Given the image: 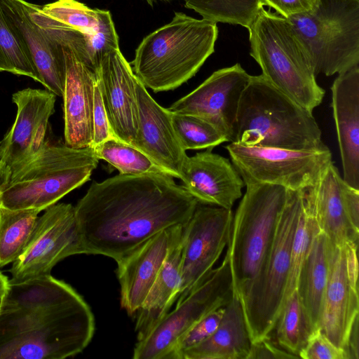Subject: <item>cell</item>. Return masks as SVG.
<instances>
[{
    "label": "cell",
    "instance_id": "obj_42",
    "mask_svg": "<svg viewBox=\"0 0 359 359\" xmlns=\"http://www.w3.org/2000/svg\"><path fill=\"white\" fill-rule=\"evenodd\" d=\"M341 193L348 220L353 227L359 231V189L350 186L343 180Z\"/></svg>",
    "mask_w": 359,
    "mask_h": 359
},
{
    "label": "cell",
    "instance_id": "obj_10",
    "mask_svg": "<svg viewBox=\"0 0 359 359\" xmlns=\"http://www.w3.org/2000/svg\"><path fill=\"white\" fill-rule=\"evenodd\" d=\"M229 261L221 264L207 278L143 334L137 337L134 359H170L179 339L211 311L226 306L233 296Z\"/></svg>",
    "mask_w": 359,
    "mask_h": 359
},
{
    "label": "cell",
    "instance_id": "obj_36",
    "mask_svg": "<svg viewBox=\"0 0 359 359\" xmlns=\"http://www.w3.org/2000/svg\"><path fill=\"white\" fill-rule=\"evenodd\" d=\"M97 25L95 32L85 34L90 60L98 72L101 60L109 52L119 49L118 37L109 11L97 9Z\"/></svg>",
    "mask_w": 359,
    "mask_h": 359
},
{
    "label": "cell",
    "instance_id": "obj_4",
    "mask_svg": "<svg viewBox=\"0 0 359 359\" xmlns=\"http://www.w3.org/2000/svg\"><path fill=\"white\" fill-rule=\"evenodd\" d=\"M233 142L294 150L326 146L313 113L273 86L262 74L251 75L242 93Z\"/></svg>",
    "mask_w": 359,
    "mask_h": 359
},
{
    "label": "cell",
    "instance_id": "obj_25",
    "mask_svg": "<svg viewBox=\"0 0 359 359\" xmlns=\"http://www.w3.org/2000/svg\"><path fill=\"white\" fill-rule=\"evenodd\" d=\"M183 227V225L178 226L155 282L135 314L137 337L148 331L167 314L180 296Z\"/></svg>",
    "mask_w": 359,
    "mask_h": 359
},
{
    "label": "cell",
    "instance_id": "obj_29",
    "mask_svg": "<svg viewBox=\"0 0 359 359\" xmlns=\"http://www.w3.org/2000/svg\"><path fill=\"white\" fill-rule=\"evenodd\" d=\"M36 210L0 208V267L15 262L26 248L35 227Z\"/></svg>",
    "mask_w": 359,
    "mask_h": 359
},
{
    "label": "cell",
    "instance_id": "obj_8",
    "mask_svg": "<svg viewBox=\"0 0 359 359\" xmlns=\"http://www.w3.org/2000/svg\"><path fill=\"white\" fill-rule=\"evenodd\" d=\"M309 53L316 76L359 65V0H320L309 12L287 18Z\"/></svg>",
    "mask_w": 359,
    "mask_h": 359
},
{
    "label": "cell",
    "instance_id": "obj_35",
    "mask_svg": "<svg viewBox=\"0 0 359 359\" xmlns=\"http://www.w3.org/2000/svg\"><path fill=\"white\" fill-rule=\"evenodd\" d=\"M41 10L49 16L85 34H93L96 30L97 9H91L77 0H57L43 6Z\"/></svg>",
    "mask_w": 359,
    "mask_h": 359
},
{
    "label": "cell",
    "instance_id": "obj_22",
    "mask_svg": "<svg viewBox=\"0 0 359 359\" xmlns=\"http://www.w3.org/2000/svg\"><path fill=\"white\" fill-rule=\"evenodd\" d=\"M60 44L66 66L62 96L65 144L73 148L90 147L93 136L95 86L98 73L90 69L72 48Z\"/></svg>",
    "mask_w": 359,
    "mask_h": 359
},
{
    "label": "cell",
    "instance_id": "obj_11",
    "mask_svg": "<svg viewBox=\"0 0 359 359\" xmlns=\"http://www.w3.org/2000/svg\"><path fill=\"white\" fill-rule=\"evenodd\" d=\"M225 148L245 186L270 184L292 191L304 190L314 185L333 162L327 146L294 150L232 142Z\"/></svg>",
    "mask_w": 359,
    "mask_h": 359
},
{
    "label": "cell",
    "instance_id": "obj_31",
    "mask_svg": "<svg viewBox=\"0 0 359 359\" xmlns=\"http://www.w3.org/2000/svg\"><path fill=\"white\" fill-rule=\"evenodd\" d=\"M93 150L99 160L107 161L117 169L120 174L164 173L169 175L140 149L117 137L102 142Z\"/></svg>",
    "mask_w": 359,
    "mask_h": 359
},
{
    "label": "cell",
    "instance_id": "obj_19",
    "mask_svg": "<svg viewBox=\"0 0 359 359\" xmlns=\"http://www.w3.org/2000/svg\"><path fill=\"white\" fill-rule=\"evenodd\" d=\"M138 128L133 145L147 155L172 177L181 178L187 158L172 123V112L159 105L137 79Z\"/></svg>",
    "mask_w": 359,
    "mask_h": 359
},
{
    "label": "cell",
    "instance_id": "obj_14",
    "mask_svg": "<svg viewBox=\"0 0 359 359\" xmlns=\"http://www.w3.org/2000/svg\"><path fill=\"white\" fill-rule=\"evenodd\" d=\"M231 209L198 203L183 227L182 285L177 300L200 285L227 246L233 221Z\"/></svg>",
    "mask_w": 359,
    "mask_h": 359
},
{
    "label": "cell",
    "instance_id": "obj_34",
    "mask_svg": "<svg viewBox=\"0 0 359 359\" xmlns=\"http://www.w3.org/2000/svg\"><path fill=\"white\" fill-rule=\"evenodd\" d=\"M317 226L304 204L293 238L284 302L297 290L299 273Z\"/></svg>",
    "mask_w": 359,
    "mask_h": 359
},
{
    "label": "cell",
    "instance_id": "obj_32",
    "mask_svg": "<svg viewBox=\"0 0 359 359\" xmlns=\"http://www.w3.org/2000/svg\"><path fill=\"white\" fill-rule=\"evenodd\" d=\"M171 118L175 132L184 151L212 149L222 143L229 142L226 135L218 128L200 117L172 112Z\"/></svg>",
    "mask_w": 359,
    "mask_h": 359
},
{
    "label": "cell",
    "instance_id": "obj_15",
    "mask_svg": "<svg viewBox=\"0 0 359 359\" xmlns=\"http://www.w3.org/2000/svg\"><path fill=\"white\" fill-rule=\"evenodd\" d=\"M12 101L17 113L13 126L0 142V188L48 143L46 133L55 111L56 95L28 88L15 93Z\"/></svg>",
    "mask_w": 359,
    "mask_h": 359
},
{
    "label": "cell",
    "instance_id": "obj_37",
    "mask_svg": "<svg viewBox=\"0 0 359 359\" xmlns=\"http://www.w3.org/2000/svg\"><path fill=\"white\" fill-rule=\"evenodd\" d=\"M224 307L215 309L191 326L177 341L170 359H181L182 353L208 339L217 330Z\"/></svg>",
    "mask_w": 359,
    "mask_h": 359
},
{
    "label": "cell",
    "instance_id": "obj_6",
    "mask_svg": "<svg viewBox=\"0 0 359 359\" xmlns=\"http://www.w3.org/2000/svg\"><path fill=\"white\" fill-rule=\"evenodd\" d=\"M235 215L226 253L233 293L241 302L260 276L268 259L288 189L270 184H248Z\"/></svg>",
    "mask_w": 359,
    "mask_h": 359
},
{
    "label": "cell",
    "instance_id": "obj_33",
    "mask_svg": "<svg viewBox=\"0 0 359 359\" xmlns=\"http://www.w3.org/2000/svg\"><path fill=\"white\" fill-rule=\"evenodd\" d=\"M0 65L4 72L30 77L41 83L29 56L6 22L0 6Z\"/></svg>",
    "mask_w": 359,
    "mask_h": 359
},
{
    "label": "cell",
    "instance_id": "obj_1",
    "mask_svg": "<svg viewBox=\"0 0 359 359\" xmlns=\"http://www.w3.org/2000/svg\"><path fill=\"white\" fill-rule=\"evenodd\" d=\"M173 178L119 173L93 182L74 207L84 254L117 262L160 231L184 226L198 202Z\"/></svg>",
    "mask_w": 359,
    "mask_h": 359
},
{
    "label": "cell",
    "instance_id": "obj_40",
    "mask_svg": "<svg viewBox=\"0 0 359 359\" xmlns=\"http://www.w3.org/2000/svg\"><path fill=\"white\" fill-rule=\"evenodd\" d=\"M320 0H262V6L273 8L283 18L306 13L316 9Z\"/></svg>",
    "mask_w": 359,
    "mask_h": 359
},
{
    "label": "cell",
    "instance_id": "obj_17",
    "mask_svg": "<svg viewBox=\"0 0 359 359\" xmlns=\"http://www.w3.org/2000/svg\"><path fill=\"white\" fill-rule=\"evenodd\" d=\"M5 20L21 42L48 90L62 96L65 81V59L62 46L49 37L32 20L29 2L0 0Z\"/></svg>",
    "mask_w": 359,
    "mask_h": 359
},
{
    "label": "cell",
    "instance_id": "obj_13",
    "mask_svg": "<svg viewBox=\"0 0 359 359\" xmlns=\"http://www.w3.org/2000/svg\"><path fill=\"white\" fill-rule=\"evenodd\" d=\"M358 246L355 243L335 244L327 238L328 274L319 330L347 353L359 311Z\"/></svg>",
    "mask_w": 359,
    "mask_h": 359
},
{
    "label": "cell",
    "instance_id": "obj_28",
    "mask_svg": "<svg viewBox=\"0 0 359 359\" xmlns=\"http://www.w3.org/2000/svg\"><path fill=\"white\" fill-rule=\"evenodd\" d=\"M314 332L296 290L285 301L271 333L276 334V341L281 348L299 358Z\"/></svg>",
    "mask_w": 359,
    "mask_h": 359
},
{
    "label": "cell",
    "instance_id": "obj_46",
    "mask_svg": "<svg viewBox=\"0 0 359 359\" xmlns=\"http://www.w3.org/2000/svg\"><path fill=\"white\" fill-rule=\"evenodd\" d=\"M4 72V70H3V68L1 67V65H0V72Z\"/></svg>",
    "mask_w": 359,
    "mask_h": 359
},
{
    "label": "cell",
    "instance_id": "obj_21",
    "mask_svg": "<svg viewBox=\"0 0 359 359\" xmlns=\"http://www.w3.org/2000/svg\"><path fill=\"white\" fill-rule=\"evenodd\" d=\"M180 180L199 203L229 210L242 196L245 186L232 163L212 149L187 156Z\"/></svg>",
    "mask_w": 359,
    "mask_h": 359
},
{
    "label": "cell",
    "instance_id": "obj_3",
    "mask_svg": "<svg viewBox=\"0 0 359 359\" xmlns=\"http://www.w3.org/2000/svg\"><path fill=\"white\" fill-rule=\"evenodd\" d=\"M217 36L216 22L175 12L168 24L141 41L133 71L155 93L174 90L193 77L214 53Z\"/></svg>",
    "mask_w": 359,
    "mask_h": 359
},
{
    "label": "cell",
    "instance_id": "obj_2",
    "mask_svg": "<svg viewBox=\"0 0 359 359\" xmlns=\"http://www.w3.org/2000/svg\"><path fill=\"white\" fill-rule=\"evenodd\" d=\"M93 312L52 276L8 280L0 309V359H64L81 353L95 332Z\"/></svg>",
    "mask_w": 359,
    "mask_h": 359
},
{
    "label": "cell",
    "instance_id": "obj_7",
    "mask_svg": "<svg viewBox=\"0 0 359 359\" xmlns=\"http://www.w3.org/2000/svg\"><path fill=\"white\" fill-rule=\"evenodd\" d=\"M98 162L91 147L47 143L0 188V208L45 210L88 181Z\"/></svg>",
    "mask_w": 359,
    "mask_h": 359
},
{
    "label": "cell",
    "instance_id": "obj_43",
    "mask_svg": "<svg viewBox=\"0 0 359 359\" xmlns=\"http://www.w3.org/2000/svg\"><path fill=\"white\" fill-rule=\"evenodd\" d=\"M348 353L351 359H358V317L355 319L352 326L348 341Z\"/></svg>",
    "mask_w": 359,
    "mask_h": 359
},
{
    "label": "cell",
    "instance_id": "obj_12",
    "mask_svg": "<svg viewBox=\"0 0 359 359\" xmlns=\"http://www.w3.org/2000/svg\"><path fill=\"white\" fill-rule=\"evenodd\" d=\"M84 254L74 207L55 203L38 217L30 239L18 258L13 262V280H25L50 275L62 259Z\"/></svg>",
    "mask_w": 359,
    "mask_h": 359
},
{
    "label": "cell",
    "instance_id": "obj_23",
    "mask_svg": "<svg viewBox=\"0 0 359 359\" xmlns=\"http://www.w3.org/2000/svg\"><path fill=\"white\" fill-rule=\"evenodd\" d=\"M331 91L342 179L359 189V65L338 74Z\"/></svg>",
    "mask_w": 359,
    "mask_h": 359
},
{
    "label": "cell",
    "instance_id": "obj_9",
    "mask_svg": "<svg viewBox=\"0 0 359 359\" xmlns=\"http://www.w3.org/2000/svg\"><path fill=\"white\" fill-rule=\"evenodd\" d=\"M303 205L302 190L288 189L266 264L241 302L251 343L271 333L283 307L292 242Z\"/></svg>",
    "mask_w": 359,
    "mask_h": 359
},
{
    "label": "cell",
    "instance_id": "obj_24",
    "mask_svg": "<svg viewBox=\"0 0 359 359\" xmlns=\"http://www.w3.org/2000/svg\"><path fill=\"white\" fill-rule=\"evenodd\" d=\"M342 182L338 168L331 163L314 185L302 190L304 207L330 242L358 244L359 231L351 225L344 208Z\"/></svg>",
    "mask_w": 359,
    "mask_h": 359
},
{
    "label": "cell",
    "instance_id": "obj_41",
    "mask_svg": "<svg viewBox=\"0 0 359 359\" xmlns=\"http://www.w3.org/2000/svg\"><path fill=\"white\" fill-rule=\"evenodd\" d=\"M287 359L297 358L281 348L271 335L264 337L251 344L248 359Z\"/></svg>",
    "mask_w": 359,
    "mask_h": 359
},
{
    "label": "cell",
    "instance_id": "obj_39",
    "mask_svg": "<svg viewBox=\"0 0 359 359\" xmlns=\"http://www.w3.org/2000/svg\"><path fill=\"white\" fill-rule=\"evenodd\" d=\"M93 123V136L91 148L94 149L95 147L109 139L117 137L114 133L108 120L98 84L97 77L95 86Z\"/></svg>",
    "mask_w": 359,
    "mask_h": 359
},
{
    "label": "cell",
    "instance_id": "obj_30",
    "mask_svg": "<svg viewBox=\"0 0 359 359\" xmlns=\"http://www.w3.org/2000/svg\"><path fill=\"white\" fill-rule=\"evenodd\" d=\"M203 19L238 25L248 29L261 8L262 0H182Z\"/></svg>",
    "mask_w": 359,
    "mask_h": 359
},
{
    "label": "cell",
    "instance_id": "obj_18",
    "mask_svg": "<svg viewBox=\"0 0 359 359\" xmlns=\"http://www.w3.org/2000/svg\"><path fill=\"white\" fill-rule=\"evenodd\" d=\"M98 84L110 126L121 140L133 145L138 128L137 77L119 49L101 60Z\"/></svg>",
    "mask_w": 359,
    "mask_h": 359
},
{
    "label": "cell",
    "instance_id": "obj_38",
    "mask_svg": "<svg viewBox=\"0 0 359 359\" xmlns=\"http://www.w3.org/2000/svg\"><path fill=\"white\" fill-rule=\"evenodd\" d=\"M299 358L350 359L347 351L334 344L320 330L313 332Z\"/></svg>",
    "mask_w": 359,
    "mask_h": 359
},
{
    "label": "cell",
    "instance_id": "obj_26",
    "mask_svg": "<svg viewBox=\"0 0 359 359\" xmlns=\"http://www.w3.org/2000/svg\"><path fill=\"white\" fill-rule=\"evenodd\" d=\"M251 344L241 302L233 294L215 332L181 359H248Z\"/></svg>",
    "mask_w": 359,
    "mask_h": 359
},
{
    "label": "cell",
    "instance_id": "obj_16",
    "mask_svg": "<svg viewBox=\"0 0 359 359\" xmlns=\"http://www.w3.org/2000/svg\"><path fill=\"white\" fill-rule=\"evenodd\" d=\"M250 77L239 63L219 69L168 109L208 121L231 142L241 97Z\"/></svg>",
    "mask_w": 359,
    "mask_h": 359
},
{
    "label": "cell",
    "instance_id": "obj_44",
    "mask_svg": "<svg viewBox=\"0 0 359 359\" xmlns=\"http://www.w3.org/2000/svg\"><path fill=\"white\" fill-rule=\"evenodd\" d=\"M8 279L7 276L0 271V291H4L7 289Z\"/></svg>",
    "mask_w": 359,
    "mask_h": 359
},
{
    "label": "cell",
    "instance_id": "obj_20",
    "mask_svg": "<svg viewBox=\"0 0 359 359\" xmlns=\"http://www.w3.org/2000/svg\"><path fill=\"white\" fill-rule=\"evenodd\" d=\"M179 226L160 231L116 262L121 306L129 316L136 314L148 295Z\"/></svg>",
    "mask_w": 359,
    "mask_h": 359
},
{
    "label": "cell",
    "instance_id": "obj_45",
    "mask_svg": "<svg viewBox=\"0 0 359 359\" xmlns=\"http://www.w3.org/2000/svg\"><path fill=\"white\" fill-rule=\"evenodd\" d=\"M145 1H147L148 3H149L151 5L153 1L155 0H145Z\"/></svg>",
    "mask_w": 359,
    "mask_h": 359
},
{
    "label": "cell",
    "instance_id": "obj_27",
    "mask_svg": "<svg viewBox=\"0 0 359 359\" xmlns=\"http://www.w3.org/2000/svg\"><path fill=\"white\" fill-rule=\"evenodd\" d=\"M327 274V238L317 226L299 273L297 288L315 331L320 328Z\"/></svg>",
    "mask_w": 359,
    "mask_h": 359
},
{
    "label": "cell",
    "instance_id": "obj_5",
    "mask_svg": "<svg viewBox=\"0 0 359 359\" xmlns=\"http://www.w3.org/2000/svg\"><path fill=\"white\" fill-rule=\"evenodd\" d=\"M248 30L250 54L262 74L313 113L325 92L316 81L309 53L292 22L263 6Z\"/></svg>",
    "mask_w": 359,
    "mask_h": 359
}]
</instances>
